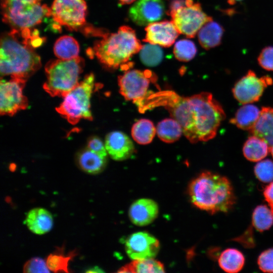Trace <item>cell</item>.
Returning a JSON list of instances; mask_svg holds the SVG:
<instances>
[{"mask_svg": "<svg viewBox=\"0 0 273 273\" xmlns=\"http://www.w3.org/2000/svg\"><path fill=\"white\" fill-rule=\"evenodd\" d=\"M136 104L141 112L154 107H164L180 124L183 133L191 143L199 141L210 121L205 92L188 97L171 90L149 93Z\"/></svg>", "mask_w": 273, "mask_h": 273, "instance_id": "cell-1", "label": "cell"}, {"mask_svg": "<svg viewBox=\"0 0 273 273\" xmlns=\"http://www.w3.org/2000/svg\"><path fill=\"white\" fill-rule=\"evenodd\" d=\"M50 9L51 17L58 25L78 30L86 24L87 5L84 0H54Z\"/></svg>", "mask_w": 273, "mask_h": 273, "instance_id": "cell-9", "label": "cell"}, {"mask_svg": "<svg viewBox=\"0 0 273 273\" xmlns=\"http://www.w3.org/2000/svg\"><path fill=\"white\" fill-rule=\"evenodd\" d=\"M125 245L127 255L133 259L153 258L160 248L158 240L143 232L131 234L127 239Z\"/></svg>", "mask_w": 273, "mask_h": 273, "instance_id": "cell-13", "label": "cell"}, {"mask_svg": "<svg viewBox=\"0 0 273 273\" xmlns=\"http://www.w3.org/2000/svg\"><path fill=\"white\" fill-rule=\"evenodd\" d=\"M157 80L156 75L150 70L126 71L118 77L119 92L125 99L136 104L146 97L150 84Z\"/></svg>", "mask_w": 273, "mask_h": 273, "instance_id": "cell-10", "label": "cell"}, {"mask_svg": "<svg viewBox=\"0 0 273 273\" xmlns=\"http://www.w3.org/2000/svg\"><path fill=\"white\" fill-rule=\"evenodd\" d=\"M1 12L3 22L16 30L31 29L51 17L41 0H1Z\"/></svg>", "mask_w": 273, "mask_h": 273, "instance_id": "cell-6", "label": "cell"}, {"mask_svg": "<svg viewBox=\"0 0 273 273\" xmlns=\"http://www.w3.org/2000/svg\"><path fill=\"white\" fill-rule=\"evenodd\" d=\"M119 1L122 4H129L134 2L135 0H119Z\"/></svg>", "mask_w": 273, "mask_h": 273, "instance_id": "cell-40", "label": "cell"}, {"mask_svg": "<svg viewBox=\"0 0 273 273\" xmlns=\"http://www.w3.org/2000/svg\"><path fill=\"white\" fill-rule=\"evenodd\" d=\"M46 261L40 257H33L25 262L23 266L24 272H50Z\"/></svg>", "mask_w": 273, "mask_h": 273, "instance_id": "cell-34", "label": "cell"}, {"mask_svg": "<svg viewBox=\"0 0 273 273\" xmlns=\"http://www.w3.org/2000/svg\"><path fill=\"white\" fill-rule=\"evenodd\" d=\"M158 207L153 200L143 198L134 201L130 206L129 216L131 221L139 226L151 223L157 216Z\"/></svg>", "mask_w": 273, "mask_h": 273, "instance_id": "cell-17", "label": "cell"}, {"mask_svg": "<svg viewBox=\"0 0 273 273\" xmlns=\"http://www.w3.org/2000/svg\"><path fill=\"white\" fill-rule=\"evenodd\" d=\"M188 193L196 207L211 214L228 212L236 200L230 180L210 171L203 172L192 180Z\"/></svg>", "mask_w": 273, "mask_h": 273, "instance_id": "cell-3", "label": "cell"}, {"mask_svg": "<svg viewBox=\"0 0 273 273\" xmlns=\"http://www.w3.org/2000/svg\"><path fill=\"white\" fill-rule=\"evenodd\" d=\"M270 151L268 144L255 135L250 136L244 144L243 152L245 158L251 161H259L265 158Z\"/></svg>", "mask_w": 273, "mask_h": 273, "instance_id": "cell-23", "label": "cell"}, {"mask_svg": "<svg viewBox=\"0 0 273 273\" xmlns=\"http://www.w3.org/2000/svg\"><path fill=\"white\" fill-rule=\"evenodd\" d=\"M162 0H138L129 10L130 19L139 26H147L160 20L164 15Z\"/></svg>", "mask_w": 273, "mask_h": 273, "instance_id": "cell-14", "label": "cell"}, {"mask_svg": "<svg viewBox=\"0 0 273 273\" xmlns=\"http://www.w3.org/2000/svg\"><path fill=\"white\" fill-rule=\"evenodd\" d=\"M242 0H228L229 3L230 4H234L237 2L241 1Z\"/></svg>", "mask_w": 273, "mask_h": 273, "instance_id": "cell-41", "label": "cell"}, {"mask_svg": "<svg viewBox=\"0 0 273 273\" xmlns=\"http://www.w3.org/2000/svg\"><path fill=\"white\" fill-rule=\"evenodd\" d=\"M272 83V80L269 76L258 77L255 72L249 70L235 84L233 95L242 104L252 103L258 101L264 89Z\"/></svg>", "mask_w": 273, "mask_h": 273, "instance_id": "cell-12", "label": "cell"}, {"mask_svg": "<svg viewBox=\"0 0 273 273\" xmlns=\"http://www.w3.org/2000/svg\"><path fill=\"white\" fill-rule=\"evenodd\" d=\"M145 42L163 47H170L180 34L172 21L155 22L147 26Z\"/></svg>", "mask_w": 273, "mask_h": 273, "instance_id": "cell-15", "label": "cell"}, {"mask_svg": "<svg viewBox=\"0 0 273 273\" xmlns=\"http://www.w3.org/2000/svg\"><path fill=\"white\" fill-rule=\"evenodd\" d=\"M196 53L197 49L195 43L189 39L178 40L175 43L173 48L174 56L180 61L188 62L191 60Z\"/></svg>", "mask_w": 273, "mask_h": 273, "instance_id": "cell-32", "label": "cell"}, {"mask_svg": "<svg viewBox=\"0 0 273 273\" xmlns=\"http://www.w3.org/2000/svg\"><path fill=\"white\" fill-rule=\"evenodd\" d=\"M251 133L264 140L269 148L273 146V108L262 107Z\"/></svg>", "mask_w": 273, "mask_h": 273, "instance_id": "cell-19", "label": "cell"}, {"mask_svg": "<svg viewBox=\"0 0 273 273\" xmlns=\"http://www.w3.org/2000/svg\"><path fill=\"white\" fill-rule=\"evenodd\" d=\"M223 33V28L211 20L206 23L198 32V40L201 46L208 50L218 46Z\"/></svg>", "mask_w": 273, "mask_h": 273, "instance_id": "cell-21", "label": "cell"}, {"mask_svg": "<svg viewBox=\"0 0 273 273\" xmlns=\"http://www.w3.org/2000/svg\"><path fill=\"white\" fill-rule=\"evenodd\" d=\"M254 173L262 182L271 181L273 180V162L269 159L259 162L254 167Z\"/></svg>", "mask_w": 273, "mask_h": 273, "instance_id": "cell-33", "label": "cell"}, {"mask_svg": "<svg viewBox=\"0 0 273 273\" xmlns=\"http://www.w3.org/2000/svg\"><path fill=\"white\" fill-rule=\"evenodd\" d=\"M38 33L31 29H12L1 37L2 76L27 79L41 67V59L34 48L40 44Z\"/></svg>", "mask_w": 273, "mask_h": 273, "instance_id": "cell-2", "label": "cell"}, {"mask_svg": "<svg viewBox=\"0 0 273 273\" xmlns=\"http://www.w3.org/2000/svg\"><path fill=\"white\" fill-rule=\"evenodd\" d=\"M156 132L153 123L147 119L137 121L131 128V135L133 140L141 145L150 143Z\"/></svg>", "mask_w": 273, "mask_h": 273, "instance_id": "cell-29", "label": "cell"}, {"mask_svg": "<svg viewBox=\"0 0 273 273\" xmlns=\"http://www.w3.org/2000/svg\"><path fill=\"white\" fill-rule=\"evenodd\" d=\"M119 272L158 273L164 272L163 264L153 258L133 259L121 267Z\"/></svg>", "mask_w": 273, "mask_h": 273, "instance_id": "cell-27", "label": "cell"}, {"mask_svg": "<svg viewBox=\"0 0 273 273\" xmlns=\"http://www.w3.org/2000/svg\"><path fill=\"white\" fill-rule=\"evenodd\" d=\"M170 15L180 34L188 38L195 36L201 27L212 20L202 10L200 4L193 0H176L171 4Z\"/></svg>", "mask_w": 273, "mask_h": 273, "instance_id": "cell-8", "label": "cell"}, {"mask_svg": "<svg viewBox=\"0 0 273 273\" xmlns=\"http://www.w3.org/2000/svg\"><path fill=\"white\" fill-rule=\"evenodd\" d=\"M258 62L263 69L273 71V47L264 48L258 58Z\"/></svg>", "mask_w": 273, "mask_h": 273, "instance_id": "cell-36", "label": "cell"}, {"mask_svg": "<svg viewBox=\"0 0 273 273\" xmlns=\"http://www.w3.org/2000/svg\"><path fill=\"white\" fill-rule=\"evenodd\" d=\"M87 148L103 156H107L105 145L98 136H92L88 140Z\"/></svg>", "mask_w": 273, "mask_h": 273, "instance_id": "cell-37", "label": "cell"}, {"mask_svg": "<svg viewBox=\"0 0 273 273\" xmlns=\"http://www.w3.org/2000/svg\"><path fill=\"white\" fill-rule=\"evenodd\" d=\"M257 263L262 271L273 272V248L262 252L258 257Z\"/></svg>", "mask_w": 273, "mask_h": 273, "instance_id": "cell-35", "label": "cell"}, {"mask_svg": "<svg viewBox=\"0 0 273 273\" xmlns=\"http://www.w3.org/2000/svg\"><path fill=\"white\" fill-rule=\"evenodd\" d=\"M260 111L255 105L245 104L237 110L230 122L239 128L250 130L256 124Z\"/></svg>", "mask_w": 273, "mask_h": 273, "instance_id": "cell-22", "label": "cell"}, {"mask_svg": "<svg viewBox=\"0 0 273 273\" xmlns=\"http://www.w3.org/2000/svg\"><path fill=\"white\" fill-rule=\"evenodd\" d=\"M95 86L93 74L86 75L84 79L63 97V100L56 111L72 124L81 119L92 120L90 98Z\"/></svg>", "mask_w": 273, "mask_h": 273, "instance_id": "cell-7", "label": "cell"}, {"mask_svg": "<svg viewBox=\"0 0 273 273\" xmlns=\"http://www.w3.org/2000/svg\"><path fill=\"white\" fill-rule=\"evenodd\" d=\"M140 52L141 60L147 66H155L162 61L163 52L157 44L149 43L144 45Z\"/></svg>", "mask_w": 273, "mask_h": 273, "instance_id": "cell-31", "label": "cell"}, {"mask_svg": "<svg viewBox=\"0 0 273 273\" xmlns=\"http://www.w3.org/2000/svg\"><path fill=\"white\" fill-rule=\"evenodd\" d=\"M86 272L89 273H98V272H103L104 271L102 270L100 267L97 266H94V267L90 268L88 269Z\"/></svg>", "mask_w": 273, "mask_h": 273, "instance_id": "cell-39", "label": "cell"}, {"mask_svg": "<svg viewBox=\"0 0 273 273\" xmlns=\"http://www.w3.org/2000/svg\"><path fill=\"white\" fill-rule=\"evenodd\" d=\"M79 167L89 174H98L103 170L107 162V157L103 156L86 148L77 155Z\"/></svg>", "mask_w": 273, "mask_h": 273, "instance_id": "cell-20", "label": "cell"}, {"mask_svg": "<svg viewBox=\"0 0 273 273\" xmlns=\"http://www.w3.org/2000/svg\"><path fill=\"white\" fill-rule=\"evenodd\" d=\"M77 254L76 249L65 254L64 246L62 247H57L56 250L47 257L46 260L47 265L51 271L55 272H69V262Z\"/></svg>", "mask_w": 273, "mask_h": 273, "instance_id": "cell-24", "label": "cell"}, {"mask_svg": "<svg viewBox=\"0 0 273 273\" xmlns=\"http://www.w3.org/2000/svg\"><path fill=\"white\" fill-rule=\"evenodd\" d=\"M252 224L256 230L263 232L273 224V211L266 205L257 206L252 214Z\"/></svg>", "mask_w": 273, "mask_h": 273, "instance_id": "cell-30", "label": "cell"}, {"mask_svg": "<svg viewBox=\"0 0 273 273\" xmlns=\"http://www.w3.org/2000/svg\"><path fill=\"white\" fill-rule=\"evenodd\" d=\"M270 152H271V154L273 157V146L270 148Z\"/></svg>", "mask_w": 273, "mask_h": 273, "instance_id": "cell-42", "label": "cell"}, {"mask_svg": "<svg viewBox=\"0 0 273 273\" xmlns=\"http://www.w3.org/2000/svg\"><path fill=\"white\" fill-rule=\"evenodd\" d=\"M105 145L108 154L111 158L117 161L126 160L135 152L132 141L126 134L119 131L108 133Z\"/></svg>", "mask_w": 273, "mask_h": 273, "instance_id": "cell-16", "label": "cell"}, {"mask_svg": "<svg viewBox=\"0 0 273 273\" xmlns=\"http://www.w3.org/2000/svg\"><path fill=\"white\" fill-rule=\"evenodd\" d=\"M156 132L159 138L167 143L177 141L183 133L180 124L174 118H166L158 123Z\"/></svg>", "mask_w": 273, "mask_h": 273, "instance_id": "cell-28", "label": "cell"}, {"mask_svg": "<svg viewBox=\"0 0 273 273\" xmlns=\"http://www.w3.org/2000/svg\"><path fill=\"white\" fill-rule=\"evenodd\" d=\"M26 80L11 78L1 79L0 83V112L2 115L13 116L17 112L26 109L28 100L23 94Z\"/></svg>", "mask_w": 273, "mask_h": 273, "instance_id": "cell-11", "label": "cell"}, {"mask_svg": "<svg viewBox=\"0 0 273 273\" xmlns=\"http://www.w3.org/2000/svg\"><path fill=\"white\" fill-rule=\"evenodd\" d=\"M263 195L270 208L273 211V182L270 183L265 188Z\"/></svg>", "mask_w": 273, "mask_h": 273, "instance_id": "cell-38", "label": "cell"}, {"mask_svg": "<svg viewBox=\"0 0 273 273\" xmlns=\"http://www.w3.org/2000/svg\"><path fill=\"white\" fill-rule=\"evenodd\" d=\"M84 66V60L79 56L70 60L49 61L45 67L44 90L52 97H63L78 84Z\"/></svg>", "mask_w": 273, "mask_h": 273, "instance_id": "cell-5", "label": "cell"}, {"mask_svg": "<svg viewBox=\"0 0 273 273\" xmlns=\"http://www.w3.org/2000/svg\"><path fill=\"white\" fill-rule=\"evenodd\" d=\"M143 46L136 36L134 30L127 26L120 27L117 32L106 33L97 40L92 49L95 56L105 67L125 69L126 64L135 54L139 52Z\"/></svg>", "mask_w": 273, "mask_h": 273, "instance_id": "cell-4", "label": "cell"}, {"mask_svg": "<svg viewBox=\"0 0 273 273\" xmlns=\"http://www.w3.org/2000/svg\"><path fill=\"white\" fill-rule=\"evenodd\" d=\"M54 52L60 59L70 60L78 57L79 45L72 36L63 35L59 37L54 46Z\"/></svg>", "mask_w": 273, "mask_h": 273, "instance_id": "cell-26", "label": "cell"}, {"mask_svg": "<svg viewBox=\"0 0 273 273\" xmlns=\"http://www.w3.org/2000/svg\"><path fill=\"white\" fill-rule=\"evenodd\" d=\"M218 261L219 266L224 271L236 273L243 267L245 258L243 254L239 250L229 248L221 253Z\"/></svg>", "mask_w": 273, "mask_h": 273, "instance_id": "cell-25", "label": "cell"}, {"mask_svg": "<svg viewBox=\"0 0 273 273\" xmlns=\"http://www.w3.org/2000/svg\"><path fill=\"white\" fill-rule=\"evenodd\" d=\"M29 230L37 234H44L51 230L53 219L51 213L42 208H34L28 211L24 221Z\"/></svg>", "mask_w": 273, "mask_h": 273, "instance_id": "cell-18", "label": "cell"}]
</instances>
